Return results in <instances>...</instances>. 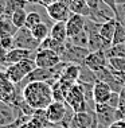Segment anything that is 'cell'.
<instances>
[{"instance_id": "1", "label": "cell", "mask_w": 125, "mask_h": 128, "mask_svg": "<svg viewBox=\"0 0 125 128\" xmlns=\"http://www.w3.org/2000/svg\"><path fill=\"white\" fill-rule=\"evenodd\" d=\"M23 98L31 108L46 109L54 101L53 86L46 81H32L24 85Z\"/></svg>"}, {"instance_id": "2", "label": "cell", "mask_w": 125, "mask_h": 128, "mask_svg": "<svg viewBox=\"0 0 125 128\" xmlns=\"http://www.w3.org/2000/svg\"><path fill=\"white\" fill-rule=\"evenodd\" d=\"M35 68H38L35 64V60L30 58V60H24L18 62V64L9 65L8 68H5L4 74L12 84H20Z\"/></svg>"}, {"instance_id": "3", "label": "cell", "mask_w": 125, "mask_h": 128, "mask_svg": "<svg viewBox=\"0 0 125 128\" xmlns=\"http://www.w3.org/2000/svg\"><path fill=\"white\" fill-rule=\"evenodd\" d=\"M40 46V42L34 38L32 32L27 27L18 28V31L13 35V47H20V49H26L31 51H36Z\"/></svg>"}, {"instance_id": "4", "label": "cell", "mask_w": 125, "mask_h": 128, "mask_svg": "<svg viewBox=\"0 0 125 128\" xmlns=\"http://www.w3.org/2000/svg\"><path fill=\"white\" fill-rule=\"evenodd\" d=\"M65 102L67 104L74 112H82V110H89L88 109V101L85 98L81 86L79 84H74L70 88L65 97Z\"/></svg>"}, {"instance_id": "5", "label": "cell", "mask_w": 125, "mask_h": 128, "mask_svg": "<svg viewBox=\"0 0 125 128\" xmlns=\"http://www.w3.org/2000/svg\"><path fill=\"white\" fill-rule=\"evenodd\" d=\"M94 113L98 120V126L104 128H109L114 122L119 120L117 108H113L109 104H96Z\"/></svg>"}, {"instance_id": "6", "label": "cell", "mask_w": 125, "mask_h": 128, "mask_svg": "<svg viewBox=\"0 0 125 128\" xmlns=\"http://www.w3.org/2000/svg\"><path fill=\"white\" fill-rule=\"evenodd\" d=\"M34 60L38 68H43V69H51L55 68L57 65H59L62 60L61 55L57 53L55 50L51 49H43V50H36Z\"/></svg>"}, {"instance_id": "7", "label": "cell", "mask_w": 125, "mask_h": 128, "mask_svg": "<svg viewBox=\"0 0 125 128\" xmlns=\"http://www.w3.org/2000/svg\"><path fill=\"white\" fill-rule=\"evenodd\" d=\"M69 110V105L62 101H53L44 109L46 117L51 124H61L65 120Z\"/></svg>"}, {"instance_id": "8", "label": "cell", "mask_w": 125, "mask_h": 128, "mask_svg": "<svg viewBox=\"0 0 125 128\" xmlns=\"http://www.w3.org/2000/svg\"><path fill=\"white\" fill-rule=\"evenodd\" d=\"M47 15L53 22H67L69 18L73 15L71 10L69 6L62 4L59 2H55L54 4L46 7Z\"/></svg>"}, {"instance_id": "9", "label": "cell", "mask_w": 125, "mask_h": 128, "mask_svg": "<svg viewBox=\"0 0 125 128\" xmlns=\"http://www.w3.org/2000/svg\"><path fill=\"white\" fill-rule=\"evenodd\" d=\"M83 64L89 66L93 72H97L100 69L109 66V60H108L105 51H90Z\"/></svg>"}, {"instance_id": "10", "label": "cell", "mask_w": 125, "mask_h": 128, "mask_svg": "<svg viewBox=\"0 0 125 128\" xmlns=\"http://www.w3.org/2000/svg\"><path fill=\"white\" fill-rule=\"evenodd\" d=\"M96 113L94 110H82V112H74L71 120H70V126L71 128H89L92 126V123L94 122Z\"/></svg>"}, {"instance_id": "11", "label": "cell", "mask_w": 125, "mask_h": 128, "mask_svg": "<svg viewBox=\"0 0 125 128\" xmlns=\"http://www.w3.org/2000/svg\"><path fill=\"white\" fill-rule=\"evenodd\" d=\"M112 88L109 84L104 81H97L94 84V89H93V97H94L96 104H106L109 101L110 96H112Z\"/></svg>"}, {"instance_id": "12", "label": "cell", "mask_w": 125, "mask_h": 128, "mask_svg": "<svg viewBox=\"0 0 125 128\" xmlns=\"http://www.w3.org/2000/svg\"><path fill=\"white\" fill-rule=\"evenodd\" d=\"M85 23H86V16L78 15V14H73L66 22V27H67V35L69 38L77 35L81 31L85 30Z\"/></svg>"}, {"instance_id": "13", "label": "cell", "mask_w": 125, "mask_h": 128, "mask_svg": "<svg viewBox=\"0 0 125 128\" xmlns=\"http://www.w3.org/2000/svg\"><path fill=\"white\" fill-rule=\"evenodd\" d=\"M32 51L31 50H26V49H20V47H13V49L8 50L7 53V68L12 64H18L20 61L24 60H30L32 58Z\"/></svg>"}, {"instance_id": "14", "label": "cell", "mask_w": 125, "mask_h": 128, "mask_svg": "<svg viewBox=\"0 0 125 128\" xmlns=\"http://www.w3.org/2000/svg\"><path fill=\"white\" fill-rule=\"evenodd\" d=\"M110 46H112V43L104 39L100 35V32L89 34V46H88L89 51H106Z\"/></svg>"}, {"instance_id": "15", "label": "cell", "mask_w": 125, "mask_h": 128, "mask_svg": "<svg viewBox=\"0 0 125 128\" xmlns=\"http://www.w3.org/2000/svg\"><path fill=\"white\" fill-rule=\"evenodd\" d=\"M50 36L54 38L58 42L65 43L69 39L67 35V27H66V22H54V24L50 28Z\"/></svg>"}, {"instance_id": "16", "label": "cell", "mask_w": 125, "mask_h": 128, "mask_svg": "<svg viewBox=\"0 0 125 128\" xmlns=\"http://www.w3.org/2000/svg\"><path fill=\"white\" fill-rule=\"evenodd\" d=\"M79 70H81V65L78 64H66V66L63 68V72L61 74V80L69 82H74L78 81L79 77Z\"/></svg>"}, {"instance_id": "17", "label": "cell", "mask_w": 125, "mask_h": 128, "mask_svg": "<svg viewBox=\"0 0 125 128\" xmlns=\"http://www.w3.org/2000/svg\"><path fill=\"white\" fill-rule=\"evenodd\" d=\"M15 120L12 108L5 102L0 101V127H8Z\"/></svg>"}, {"instance_id": "18", "label": "cell", "mask_w": 125, "mask_h": 128, "mask_svg": "<svg viewBox=\"0 0 125 128\" xmlns=\"http://www.w3.org/2000/svg\"><path fill=\"white\" fill-rule=\"evenodd\" d=\"M70 10L73 14H78V15L86 16V18H90V15H92V10L88 6L86 0H73L70 4Z\"/></svg>"}, {"instance_id": "19", "label": "cell", "mask_w": 125, "mask_h": 128, "mask_svg": "<svg viewBox=\"0 0 125 128\" xmlns=\"http://www.w3.org/2000/svg\"><path fill=\"white\" fill-rule=\"evenodd\" d=\"M116 23L117 20L116 19H110L108 22L102 23L101 24V28H100V35H101L104 39H106L108 42L112 43L113 40V35H114V30H116Z\"/></svg>"}, {"instance_id": "20", "label": "cell", "mask_w": 125, "mask_h": 128, "mask_svg": "<svg viewBox=\"0 0 125 128\" xmlns=\"http://www.w3.org/2000/svg\"><path fill=\"white\" fill-rule=\"evenodd\" d=\"M78 82H89V84H96V82H97L96 73H94V72H93L89 66H86L85 64L81 65V70H79Z\"/></svg>"}, {"instance_id": "21", "label": "cell", "mask_w": 125, "mask_h": 128, "mask_svg": "<svg viewBox=\"0 0 125 128\" xmlns=\"http://www.w3.org/2000/svg\"><path fill=\"white\" fill-rule=\"evenodd\" d=\"M26 6H28V3H27L26 0H7L4 15L11 18V15L15 11L22 10V8H26Z\"/></svg>"}, {"instance_id": "22", "label": "cell", "mask_w": 125, "mask_h": 128, "mask_svg": "<svg viewBox=\"0 0 125 128\" xmlns=\"http://www.w3.org/2000/svg\"><path fill=\"white\" fill-rule=\"evenodd\" d=\"M31 32H32V35L36 40L42 42L43 39H46L50 35V28H48V26L46 23H39V24H36L35 27L31 28Z\"/></svg>"}, {"instance_id": "23", "label": "cell", "mask_w": 125, "mask_h": 128, "mask_svg": "<svg viewBox=\"0 0 125 128\" xmlns=\"http://www.w3.org/2000/svg\"><path fill=\"white\" fill-rule=\"evenodd\" d=\"M27 10L26 8H22V10H18L15 11L11 15V20L13 23V26L16 28H22V27L26 26V19H27Z\"/></svg>"}, {"instance_id": "24", "label": "cell", "mask_w": 125, "mask_h": 128, "mask_svg": "<svg viewBox=\"0 0 125 128\" xmlns=\"http://www.w3.org/2000/svg\"><path fill=\"white\" fill-rule=\"evenodd\" d=\"M108 60L110 58H125V43L120 44H112L106 51H105Z\"/></svg>"}, {"instance_id": "25", "label": "cell", "mask_w": 125, "mask_h": 128, "mask_svg": "<svg viewBox=\"0 0 125 128\" xmlns=\"http://www.w3.org/2000/svg\"><path fill=\"white\" fill-rule=\"evenodd\" d=\"M69 40L74 44V46H78V47H85V49H88L89 46V34L86 32L85 30L81 31L79 34H77V35L69 38Z\"/></svg>"}, {"instance_id": "26", "label": "cell", "mask_w": 125, "mask_h": 128, "mask_svg": "<svg viewBox=\"0 0 125 128\" xmlns=\"http://www.w3.org/2000/svg\"><path fill=\"white\" fill-rule=\"evenodd\" d=\"M39 23H44L43 22V16H42L36 10H34V11H30L28 14H27L26 26L24 27H27V28L31 30L32 27H35L36 24H39Z\"/></svg>"}, {"instance_id": "27", "label": "cell", "mask_w": 125, "mask_h": 128, "mask_svg": "<svg viewBox=\"0 0 125 128\" xmlns=\"http://www.w3.org/2000/svg\"><path fill=\"white\" fill-rule=\"evenodd\" d=\"M120 43H125V26L123 24V23L117 22L112 44H120Z\"/></svg>"}, {"instance_id": "28", "label": "cell", "mask_w": 125, "mask_h": 128, "mask_svg": "<svg viewBox=\"0 0 125 128\" xmlns=\"http://www.w3.org/2000/svg\"><path fill=\"white\" fill-rule=\"evenodd\" d=\"M109 69L117 73H125V58H110Z\"/></svg>"}, {"instance_id": "29", "label": "cell", "mask_w": 125, "mask_h": 128, "mask_svg": "<svg viewBox=\"0 0 125 128\" xmlns=\"http://www.w3.org/2000/svg\"><path fill=\"white\" fill-rule=\"evenodd\" d=\"M53 97H54V101H62L65 102V93H63V89L59 84V80L55 81L53 85Z\"/></svg>"}, {"instance_id": "30", "label": "cell", "mask_w": 125, "mask_h": 128, "mask_svg": "<svg viewBox=\"0 0 125 128\" xmlns=\"http://www.w3.org/2000/svg\"><path fill=\"white\" fill-rule=\"evenodd\" d=\"M0 46L7 50L13 49V36L12 35H1L0 36Z\"/></svg>"}, {"instance_id": "31", "label": "cell", "mask_w": 125, "mask_h": 128, "mask_svg": "<svg viewBox=\"0 0 125 128\" xmlns=\"http://www.w3.org/2000/svg\"><path fill=\"white\" fill-rule=\"evenodd\" d=\"M106 104H109L110 106H113V108H119L120 106V94L119 92H112V96H110L109 101Z\"/></svg>"}, {"instance_id": "32", "label": "cell", "mask_w": 125, "mask_h": 128, "mask_svg": "<svg viewBox=\"0 0 125 128\" xmlns=\"http://www.w3.org/2000/svg\"><path fill=\"white\" fill-rule=\"evenodd\" d=\"M7 53H8V50L0 46V65H4L5 68H7Z\"/></svg>"}, {"instance_id": "33", "label": "cell", "mask_w": 125, "mask_h": 128, "mask_svg": "<svg viewBox=\"0 0 125 128\" xmlns=\"http://www.w3.org/2000/svg\"><path fill=\"white\" fill-rule=\"evenodd\" d=\"M102 3H105L106 6H109L114 11V14H116V8H117V2L116 0H102Z\"/></svg>"}, {"instance_id": "34", "label": "cell", "mask_w": 125, "mask_h": 128, "mask_svg": "<svg viewBox=\"0 0 125 128\" xmlns=\"http://www.w3.org/2000/svg\"><path fill=\"white\" fill-rule=\"evenodd\" d=\"M117 115H119V120H125V105L117 108Z\"/></svg>"}, {"instance_id": "35", "label": "cell", "mask_w": 125, "mask_h": 128, "mask_svg": "<svg viewBox=\"0 0 125 128\" xmlns=\"http://www.w3.org/2000/svg\"><path fill=\"white\" fill-rule=\"evenodd\" d=\"M109 128H125V120H117Z\"/></svg>"}, {"instance_id": "36", "label": "cell", "mask_w": 125, "mask_h": 128, "mask_svg": "<svg viewBox=\"0 0 125 128\" xmlns=\"http://www.w3.org/2000/svg\"><path fill=\"white\" fill-rule=\"evenodd\" d=\"M119 94H120V106L121 105H125V86L120 90Z\"/></svg>"}, {"instance_id": "37", "label": "cell", "mask_w": 125, "mask_h": 128, "mask_svg": "<svg viewBox=\"0 0 125 128\" xmlns=\"http://www.w3.org/2000/svg\"><path fill=\"white\" fill-rule=\"evenodd\" d=\"M55 2H58V0H42V2H40V6H43V7H48V6L54 4Z\"/></svg>"}, {"instance_id": "38", "label": "cell", "mask_w": 125, "mask_h": 128, "mask_svg": "<svg viewBox=\"0 0 125 128\" xmlns=\"http://www.w3.org/2000/svg\"><path fill=\"white\" fill-rule=\"evenodd\" d=\"M27 3H28L30 6H35V4H40L42 0H26Z\"/></svg>"}, {"instance_id": "39", "label": "cell", "mask_w": 125, "mask_h": 128, "mask_svg": "<svg viewBox=\"0 0 125 128\" xmlns=\"http://www.w3.org/2000/svg\"><path fill=\"white\" fill-rule=\"evenodd\" d=\"M59 3H62V4H66V6H69L70 7V4H71V2L73 0H58Z\"/></svg>"}, {"instance_id": "40", "label": "cell", "mask_w": 125, "mask_h": 128, "mask_svg": "<svg viewBox=\"0 0 125 128\" xmlns=\"http://www.w3.org/2000/svg\"><path fill=\"white\" fill-rule=\"evenodd\" d=\"M18 128H32V127L30 126V123H28V122H26L24 124H22V126H20V127H18Z\"/></svg>"}, {"instance_id": "41", "label": "cell", "mask_w": 125, "mask_h": 128, "mask_svg": "<svg viewBox=\"0 0 125 128\" xmlns=\"http://www.w3.org/2000/svg\"><path fill=\"white\" fill-rule=\"evenodd\" d=\"M63 128H71V127H70V126H65Z\"/></svg>"}, {"instance_id": "42", "label": "cell", "mask_w": 125, "mask_h": 128, "mask_svg": "<svg viewBox=\"0 0 125 128\" xmlns=\"http://www.w3.org/2000/svg\"><path fill=\"white\" fill-rule=\"evenodd\" d=\"M4 128H9V127H4Z\"/></svg>"}]
</instances>
